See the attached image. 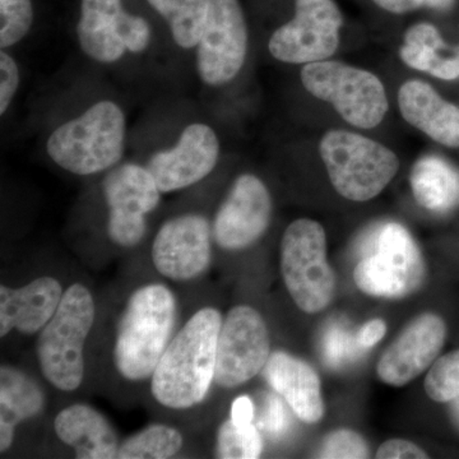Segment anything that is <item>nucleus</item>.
I'll use <instances>...</instances> for the list:
<instances>
[{"label":"nucleus","instance_id":"1","mask_svg":"<svg viewBox=\"0 0 459 459\" xmlns=\"http://www.w3.org/2000/svg\"><path fill=\"white\" fill-rule=\"evenodd\" d=\"M222 320L219 310L202 307L172 337L150 379L160 406L186 411L205 400L214 383Z\"/></svg>","mask_w":459,"mask_h":459},{"label":"nucleus","instance_id":"2","mask_svg":"<svg viewBox=\"0 0 459 459\" xmlns=\"http://www.w3.org/2000/svg\"><path fill=\"white\" fill-rule=\"evenodd\" d=\"M178 320V301L164 283L138 287L129 296L117 327L113 359L126 382L151 379L164 355Z\"/></svg>","mask_w":459,"mask_h":459},{"label":"nucleus","instance_id":"3","mask_svg":"<svg viewBox=\"0 0 459 459\" xmlns=\"http://www.w3.org/2000/svg\"><path fill=\"white\" fill-rule=\"evenodd\" d=\"M126 117L122 107L101 100L50 133L47 152L63 170L91 177L111 170L126 150Z\"/></svg>","mask_w":459,"mask_h":459},{"label":"nucleus","instance_id":"4","mask_svg":"<svg viewBox=\"0 0 459 459\" xmlns=\"http://www.w3.org/2000/svg\"><path fill=\"white\" fill-rule=\"evenodd\" d=\"M96 319L93 295L82 283L65 290L53 318L36 341V356L42 377L65 394L77 391L86 374L84 346Z\"/></svg>","mask_w":459,"mask_h":459},{"label":"nucleus","instance_id":"5","mask_svg":"<svg viewBox=\"0 0 459 459\" xmlns=\"http://www.w3.org/2000/svg\"><path fill=\"white\" fill-rule=\"evenodd\" d=\"M319 151L332 186L353 202L376 198L400 169L394 151L358 133L329 131L320 140Z\"/></svg>","mask_w":459,"mask_h":459},{"label":"nucleus","instance_id":"6","mask_svg":"<svg viewBox=\"0 0 459 459\" xmlns=\"http://www.w3.org/2000/svg\"><path fill=\"white\" fill-rule=\"evenodd\" d=\"M281 273L299 309L322 312L333 299L336 277L327 262V240L319 222L296 220L281 241Z\"/></svg>","mask_w":459,"mask_h":459},{"label":"nucleus","instance_id":"7","mask_svg":"<svg viewBox=\"0 0 459 459\" xmlns=\"http://www.w3.org/2000/svg\"><path fill=\"white\" fill-rule=\"evenodd\" d=\"M300 80L310 95L331 104L356 128H376L388 113L385 84L365 69L322 60L305 65Z\"/></svg>","mask_w":459,"mask_h":459},{"label":"nucleus","instance_id":"8","mask_svg":"<svg viewBox=\"0 0 459 459\" xmlns=\"http://www.w3.org/2000/svg\"><path fill=\"white\" fill-rule=\"evenodd\" d=\"M353 279L362 292L379 298H403L416 291L425 279V264L410 232L400 223L383 226L376 253L356 265Z\"/></svg>","mask_w":459,"mask_h":459},{"label":"nucleus","instance_id":"9","mask_svg":"<svg viewBox=\"0 0 459 459\" xmlns=\"http://www.w3.org/2000/svg\"><path fill=\"white\" fill-rule=\"evenodd\" d=\"M102 195L108 207V235L117 247L132 249L147 234V216L159 207L160 192L146 166L123 162L102 180Z\"/></svg>","mask_w":459,"mask_h":459},{"label":"nucleus","instance_id":"10","mask_svg":"<svg viewBox=\"0 0 459 459\" xmlns=\"http://www.w3.org/2000/svg\"><path fill=\"white\" fill-rule=\"evenodd\" d=\"M343 14L333 0H295V16L268 41L274 59L287 65L322 62L336 53Z\"/></svg>","mask_w":459,"mask_h":459},{"label":"nucleus","instance_id":"11","mask_svg":"<svg viewBox=\"0 0 459 459\" xmlns=\"http://www.w3.org/2000/svg\"><path fill=\"white\" fill-rule=\"evenodd\" d=\"M270 358V332L261 314L249 305L232 307L220 331L214 385L225 389L246 385Z\"/></svg>","mask_w":459,"mask_h":459},{"label":"nucleus","instance_id":"12","mask_svg":"<svg viewBox=\"0 0 459 459\" xmlns=\"http://www.w3.org/2000/svg\"><path fill=\"white\" fill-rule=\"evenodd\" d=\"M249 45L246 14L238 0H212L210 21L195 48V69L208 87L232 82L243 69Z\"/></svg>","mask_w":459,"mask_h":459},{"label":"nucleus","instance_id":"13","mask_svg":"<svg viewBox=\"0 0 459 459\" xmlns=\"http://www.w3.org/2000/svg\"><path fill=\"white\" fill-rule=\"evenodd\" d=\"M212 225L204 214L188 212L172 217L162 223L153 238V267L174 282L197 280L212 262Z\"/></svg>","mask_w":459,"mask_h":459},{"label":"nucleus","instance_id":"14","mask_svg":"<svg viewBox=\"0 0 459 459\" xmlns=\"http://www.w3.org/2000/svg\"><path fill=\"white\" fill-rule=\"evenodd\" d=\"M273 204L258 177L243 174L214 214L213 240L223 250H243L256 243L271 225Z\"/></svg>","mask_w":459,"mask_h":459},{"label":"nucleus","instance_id":"15","mask_svg":"<svg viewBox=\"0 0 459 459\" xmlns=\"http://www.w3.org/2000/svg\"><path fill=\"white\" fill-rule=\"evenodd\" d=\"M220 140L212 126L192 123L168 150L157 151L146 168L162 195L190 188L205 179L220 160Z\"/></svg>","mask_w":459,"mask_h":459},{"label":"nucleus","instance_id":"16","mask_svg":"<svg viewBox=\"0 0 459 459\" xmlns=\"http://www.w3.org/2000/svg\"><path fill=\"white\" fill-rule=\"evenodd\" d=\"M446 337L444 320L435 314H422L383 353L377 362V376L385 385H406L433 364Z\"/></svg>","mask_w":459,"mask_h":459},{"label":"nucleus","instance_id":"17","mask_svg":"<svg viewBox=\"0 0 459 459\" xmlns=\"http://www.w3.org/2000/svg\"><path fill=\"white\" fill-rule=\"evenodd\" d=\"M65 290L56 277L42 276L21 287L0 286V337L13 329L26 336L40 333L53 318Z\"/></svg>","mask_w":459,"mask_h":459},{"label":"nucleus","instance_id":"18","mask_svg":"<svg viewBox=\"0 0 459 459\" xmlns=\"http://www.w3.org/2000/svg\"><path fill=\"white\" fill-rule=\"evenodd\" d=\"M398 108L403 119L446 147H459V108L446 101L420 80L407 81L398 91Z\"/></svg>","mask_w":459,"mask_h":459},{"label":"nucleus","instance_id":"19","mask_svg":"<svg viewBox=\"0 0 459 459\" xmlns=\"http://www.w3.org/2000/svg\"><path fill=\"white\" fill-rule=\"evenodd\" d=\"M262 373L268 385L285 398L301 421L314 424L323 418L325 404L320 379L307 362L289 353L277 351L271 353Z\"/></svg>","mask_w":459,"mask_h":459},{"label":"nucleus","instance_id":"20","mask_svg":"<svg viewBox=\"0 0 459 459\" xmlns=\"http://www.w3.org/2000/svg\"><path fill=\"white\" fill-rule=\"evenodd\" d=\"M57 439L80 459L117 458L120 442L108 420L90 404L74 403L54 420Z\"/></svg>","mask_w":459,"mask_h":459},{"label":"nucleus","instance_id":"21","mask_svg":"<svg viewBox=\"0 0 459 459\" xmlns=\"http://www.w3.org/2000/svg\"><path fill=\"white\" fill-rule=\"evenodd\" d=\"M126 11L122 0H82L77 23L81 50L99 65H114L126 54L120 36Z\"/></svg>","mask_w":459,"mask_h":459},{"label":"nucleus","instance_id":"22","mask_svg":"<svg viewBox=\"0 0 459 459\" xmlns=\"http://www.w3.org/2000/svg\"><path fill=\"white\" fill-rule=\"evenodd\" d=\"M47 407L42 386L30 374L12 365L0 368V453L13 446L18 425L38 418Z\"/></svg>","mask_w":459,"mask_h":459},{"label":"nucleus","instance_id":"23","mask_svg":"<svg viewBox=\"0 0 459 459\" xmlns=\"http://www.w3.org/2000/svg\"><path fill=\"white\" fill-rule=\"evenodd\" d=\"M410 181L416 201L433 212H446L459 197L458 172L440 157L420 159L411 171Z\"/></svg>","mask_w":459,"mask_h":459},{"label":"nucleus","instance_id":"24","mask_svg":"<svg viewBox=\"0 0 459 459\" xmlns=\"http://www.w3.org/2000/svg\"><path fill=\"white\" fill-rule=\"evenodd\" d=\"M184 437L178 429L151 424L120 443L119 459H168L179 455Z\"/></svg>","mask_w":459,"mask_h":459},{"label":"nucleus","instance_id":"25","mask_svg":"<svg viewBox=\"0 0 459 459\" xmlns=\"http://www.w3.org/2000/svg\"><path fill=\"white\" fill-rule=\"evenodd\" d=\"M443 49H446V42L439 30L431 23L420 22L411 26L404 33L400 56L410 68L428 74Z\"/></svg>","mask_w":459,"mask_h":459},{"label":"nucleus","instance_id":"26","mask_svg":"<svg viewBox=\"0 0 459 459\" xmlns=\"http://www.w3.org/2000/svg\"><path fill=\"white\" fill-rule=\"evenodd\" d=\"M212 0H183L168 21L172 40L181 49H195L210 21Z\"/></svg>","mask_w":459,"mask_h":459},{"label":"nucleus","instance_id":"27","mask_svg":"<svg viewBox=\"0 0 459 459\" xmlns=\"http://www.w3.org/2000/svg\"><path fill=\"white\" fill-rule=\"evenodd\" d=\"M263 452L262 435L255 424L238 427L231 419L217 431L216 455L221 459H255Z\"/></svg>","mask_w":459,"mask_h":459},{"label":"nucleus","instance_id":"28","mask_svg":"<svg viewBox=\"0 0 459 459\" xmlns=\"http://www.w3.org/2000/svg\"><path fill=\"white\" fill-rule=\"evenodd\" d=\"M31 0H0V48L16 47L31 31L33 25Z\"/></svg>","mask_w":459,"mask_h":459},{"label":"nucleus","instance_id":"29","mask_svg":"<svg viewBox=\"0 0 459 459\" xmlns=\"http://www.w3.org/2000/svg\"><path fill=\"white\" fill-rule=\"evenodd\" d=\"M425 391L435 402H449L459 395V351L435 362L425 379Z\"/></svg>","mask_w":459,"mask_h":459},{"label":"nucleus","instance_id":"30","mask_svg":"<svg viewBox=\"0 0 459 459\" xmlns=\"http://www.w3.org/2000/svg\"><path fill=\"white\" fill-rule=\"evenodd\" d=\"M319 458L359 459L369 457V446L355 431L337 430L325 437L318 452Z\"/></svg>","mask_w":459,"mask_h":459},{"label":"nucleus","instance_id":"31","mask_svg":"<svg viewBox=\"0 0 459 459\" xmlns=\"http://www.w3.org/2000/svg\"><path fill=\"white\" fill-rule=\"evenodd\" d=\"M20 66L16 59L2 50L0 53V114L7 113L12 102L16 98L18 87H20Z\"/></svg>","mask_w":459,"mask_h":459},{"label":"nucleus","instance_id":"32","mask_svg":"<svg viewBox=\"0 0 459 459\" xmlns=\"http://www.w3.org/2000/svg\"><path fill=\"white\" fill-rule=\"evenodd\" d=\"M289 427L285 406L277 395H268L258 428L271 437H280Z\"/></svg>","mask_w":459,"mask_h":459},{"label":"nucleus","instance_id":"33","mask_svg":"<svg viewBox=\"0 0 459 459\" xmlns=\"http://www.w3.org/2000/svg\"><path fill=\"white\" fill-rule=\"evenodd\" d=\"M377 458L379 459H424L429 458L427 453L420 449L416 444L407 440H388L377 449Z\"/></svg>","mask_w":459,"mask_h":459},{"label":"nucleus","instance_id":"34","mask_svg":"<svg viewBox=\"0 0 459 459\" xmlns=\"http://www.w3.org/2000/svg\"><path fill=\"white\" fill-rule=\"evenodd\" d=\"M386 325L383 320L374 319L368 322L359 331L358 342L362 347H373L385 336Z\"/></svg>","mask_w":459,"mask_h":459},{"label":"nucleus","instance_id":"35","mask_svg":"<svg viewBox=\"0 0 459 459\" xmlns=\"http://www.w3.org/2000/svg\"><path fill=\"white\" fill-rule=\"evenodd\" d=\"M230 419L238 427L252 424L253 419H255V404L247 395H243V397H238L234 401Z\"/></svg>","mask_w":459,"mask_h":459},{"label":"nucleus","instance_id":"36","mask_svg":"<svg viewBox=\"0 0 459 459\" xmlns=\"http://www.w3.org/2000/svg\"><path fill=\"white\" fill-rule=\"evenodd\" d=\"M373 2L383 11L394 14H406L424 7L422 0H373Z\"/></svg>","mask_w":459,"mask_h":459},{"label":"nucleus","instance_id":"37","mask_svg":"<svg viewBox=\"0 0 459 459\" xmlns=\"http://www.w3.org/2000/svg\"><path fill=\"white\" fill-rule=\"evenodd\" d=\"M148 4L151 5L157 13L160 14L164 20L169 21L174 16L175 12L180 7L183 0H146Z\"/></svg>","mask_w":459,"mask_h":459},{"label":"nucleus","instance_id":"38","mask_svg":"<svg viewBox=\"0 0 459 459\" xmlns=\"http://www.w3.org/2000/svg\"><path fill=\"white\" fill-rule=\"evenodd\" d=\"M455 4V0H422V5L435 11H449Z\"/></svg>","mask_w":459,"mask_h":459},{"label":"nucleus","instance_id":"39","mask_svg":"<svg viewBox=\"0 0 459 459\" xmlns=\"http://www.w3.org/2000/svg\"><path fill=\"white\" fill-rule=\"evenodd\" d=\"M452 409L453 413H455V418L457 420L459 424V395L458 397H455V400H453Z\"/></svg>","mask_w":459,"mask_h":459},{"label":"nucleus","instance_id":"40","mask_svg":"<svg viewBox=\"0 0 459 459\" xmlns=\"http://www.w3.org/2000/svg\"><path fill=\"white\" fill-rule=\"evenodd\" d=\"M455 50H457V54H458V57H459V47Z\"/></svg>","mask_w":459,"mask_h":459}]
</instances>
